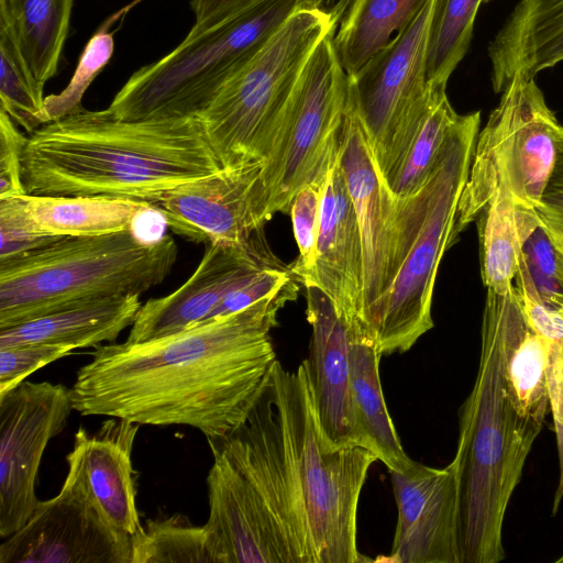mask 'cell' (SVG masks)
<instances>
[{
  "instance_id": "6da1fadb",
  "label": "cell",
  "mask_w": 563,
  "mask_h": 563,
  "mask_svg": "<svg viewBox=\"0 0 563 563\" xmlns=\"http://www.w3.org/2000/svg\"><path fill=\"white\" fill-rule=\"evenodd\" d=\"M206 528L219 563H358L357 507L377 456L327 452L307 367L276 360L245 419L208 442Z\"/></svg>"
},
{
  "instance_id": "7a4b0ae2",
  "label": "cell",
  "mask_w": 563,
  "mask_h": 563,
  "mask_svg": "<svg viewBox=\"0 0 563 563\" xmlns=\"http://www.w3.org/2000/svg\"><path fill=\"white\" fill-rule=\"evenodd\" d=\"M296 279L234 313L142 343L95 347L69 388L81 416L139 424H184L208 442L246 417L274 363L271 330L298 294Z\"/></svg>"
},
{
  "instance_id": "3957f363",
  "label": "cell",
  "mask_w": 563,
  "mask_h": 563,
  "mask_svg": "<svg viewBox=\"0 0 563 563\" xmlns=\"http://www.w3.org/2000/svg\"><path fill=\"white\" fill-rule=\"evenodd\" d=\"M221 168L198 118L123 120L84 107L29 134L27 195L107 197L155 209L175 187Z\"/></svg>"
},
{
  "instance_id": "277c9868",
  "label": "cell",
  "mask_w": 563,
  "mask_h": 563,
  "mask_svg": "<svg viewBox=\"0 0 563 563\" xmlns=\"http://www.w3.org/2000/svg\"><path fill=\"white\" fill-rule=\"evenodd\" d=\"M525 322L514 287L506 294L487 289L477 376L460 410L451 462L457 482L460 563L505 559V514L545 420L522 405L507 375L509 351Z\"/></svg>"
},
{
  "instance_id": "5b68a950",
  "label": "cell",
  "mask_w": 563,
  "mask_h": 563,
  "mask_svg": "<svg viewBox=\"0 0 563 563\" xmlns=\"http://www.w3.org/2000/svg\"><path fill=\"white\" fill-rule=\"evenodd\" d=\"M479 125V111L460 114L424 184L409 196H395L388 286L374 327L383 355L407 352L433 328L431 305L438 267L455 241L459 201Z\"/></svg>"
},
{
  "instance_id": "8992f818",
  "label": "cell",
  "mask_w": 563,
  "mask_h": 563,
  "mask_svg": "<svg viewBox=\"0 0 563 563\" xmlns=\"http://www.w3.org/2000/svg\"><path fill=\"white\" fill-rule=\"evenodd\" d=\"M178 247L170 235L140 239L132 229L63 236L0 261V329L90 300L141 295L172 272Z\"/></svg>"
},
{
  "instance_id": "52a82bcc",
  "label": "cell",
  "mask_w": 563,
  "mask_h": 563,
  "mask_svg": "<svg viewBox=\"0 0 563 563\" xmlns=\"http://www.w3.org/2000/svg\"><path fill=\"white\" fill-rule=\"evenodd\" d=\"M346 0L292 13L231 76L198 117L221 168L263 163L280 140L296 89L319 43L335 31Z\"/></svg>"
},
{
  "instance_id": "ba28073f",
  "label": "cell",
  "mask_w": 563,
  "mask_h": 563,
  "mask_svg": "<svg viewBox=\"0 0 563 563\" xmlns=\"http://www.w3.org/2000/svg\"><path fill=\"white\" fill-rule=\"evenodd\" d=\"M322 2L261 0L210 29L189 32L170 53L132 74L108 109L123 120L198 118L292 13Z\"/></svg>"
},
{
  "instance_id": "9c48e42d",
  "label": "cell",
  "mask_w": 563,
  "mask_h": 563,
  "mask_svg": "<svg viewBox=\"0 0 563 563\" xmlns=\"http://www.w3.org/2000/svg\"><path fill=\"white\" fill-rule=\"evenodd\" d=\"M534 78L516 75L479 130L454 227V239L497 189L537 209L553 173L561 129Z\"/></svg>"
},
{
  "instance_id": "30bf717a",
  "label": "cell",
  "mask_w": 563,
  "mask_h": 563,
  "mask_svg": "<svg viewBox=\"0 0 563 563\" xmlns=\"http://www.w3.org/2000/svg\"><path fill=\"white\" fill-rule=\"evenodd\" d=\"M338 30V29H336ZM335 31L316 47L300 78L278 145L258 178L265 221L289 212L295 195L328 173L339 154L347 74L334 46Z\"/></svg>"
},
{
  "instance_id": "8fae6325",
  "label": "cell",
  "mask_w": 563,
  "mask_h": 563,
  "mask_svg": "<svg viewBox=\"0 0 563 563\" xmlns=\"http://www.w3.org/2000/svg\"><path fill=\"white\" fill-rule=\"evenodd\" d=\"M74 410L69 388L24 380L0 397V536L21 529L40 500L35 494L43 453Z\"/></svg>"
},
{
  "instance_id": "7c38bea8",
  "label": "cell",
  "mask_w": 563,
  "mask_h": 563,
  "mask_svg": "<svg viewBox=\"0 0 563 563\" xmlns=\"http://www.w3.org/2000/svg\"><path fill=\"white\" fill-rule=\"evenodd\" d=\"M59 493L38 503L25 525L0 545V563H131L132 539L114 530L91 503L68 463Z\"/></svg>"
},
{
  "instance_id": "4fadbf2b",
  "label": "cell",
  "mask_w": 563,
  "mask_h": 563,
  "mask_svg": "<svg viewBox=\"0 0 563 563\" xmlns=\"http://www.w3.org/2000/svg\"><path fill=\"white\" fill-rule=\"evenodd\" d=\"M263 163L231 168L184 183L168 191L156 209L166 225L195 241L228 247L266 243L258 178Z\"/></svg>"
},
{
  "instance_id": "5bb4252c",
  "label": "cell",
  "mask_w": 563,
  "mask_h": 563,
  "mask_svg": "<svg viewBox=\"0 0 563 563\" xmlns=\"http://www.w3.org/2000/svg\"><path fill=\"white\" fill-rule=\"evenodd\" d=\"M339 164L361 231L364 264L363 319L374 335L379 303L388 286L395 236V196L378 167L349 81L340 132Z\"/></svg>"
},
{
  "instance_id": "9a60e30c",
  "label": "cell",
  "mask_w": 563,
  "mask_h": 563,
  "mask_svg": "<svg viewBox=\"0 0 563 563\" xmlns=\"http://www.w3.org/2000/svg\"><path fill=\"white\" fill-rule=\"evenodd\" d=\"M437 0H427L415 19L369 58L349 86L378 166L405 113L427 84L426 62Z\"/></svg>"
},
{
  "instance_id": "2e32d148",
  "label": "cell",
  "mask_w": 563,
  "mask_h": 563,
  "mask_svg": "<svg viewBox=\"0 0 563 563\" xmlns=\"http://www.w3.org/2000/svg\"><path fill=\"white\" fill-rule=\"evenodd\" d=\"M397 505L393 563H460L459 496L454 467L438 468L411 461L389 471Z\"/></svg>"
},
{
  "instance_id": "e0dca14e",
  "label": "cell",
  "mask_w": 563,
  "mask_h": 563,
  "mask_svg": "<svg viewBox=\"0 0 563 563\" xmlns=\"http://www.w3.org/2000/svg\"><path fill=\"white\" fill-rule=\"evenodd\" d=\"M203 243L205 253L194 274L175 291L141 306L126 342L156 340L209 320L230 294L262 269L283 265L266 243L252 247Z\"/></svg>"
},
{
  "instance_id": "ac0fdd59",
  "label": "cell",
  "mask_w": 563,
  "mask_h": 563,
  "mask_svg": "<svg viewBox=\"0 0 563 563\" xmlns=\"http://www.w3.org/2000/svg\"><path fill=\"white\" fill-rule=\"evenodd\" d=\"M305 288L312 333L309 356L303 361L323 448L330 452L358 445L351 398L352 320L321 289Z\"/></svg>"
},
{
  "instance_id": "d6986e66",
  "label": "cell",
  "mask_w": 563,
  "mask_h": 563,
  "mask_svg": "<svg viewBox=\"0 0 563 563\" xmlns=\"http://www.w3.org/2000/svg\"><path fill=\"white\" fill-rule=\"evenodd\" d=\"M300 284L318 287L345 317L364 322L362 238L339 154L323 189L314 263Z\"/></svg>"
},
{
  "instance_id": "ffe728a7",
  "label": "cell",
  "mask_w": 563,
  "mask_h": 563,
  "mask_svg": "<svg viewBox=\"0 0 563 563\" xmlns=\"http://www.w3.org/2000/svg\"><path fill=\"white\" fill-rule=\"evenodd\" d=\"M141 424L120 418L103 421L89 434L80 427L66 462L74 464L101 516L118 532L132 539L143 529L135 505L137 473L132 464Z\"/></svg>"
},
{
  "instance_id": "44dd1931",
  "label": "cell",
  "mask_w": 563,
  "mask_h": 563,
  "mask_svg": "<svg viewBox=\"0 0 563 563\" xmlns=\"http://www.w3.org/2000/svg\"><path fill=\"white\" fill-rule=\"evenodd\" d=\"M488 57L497 93L516 75L534 78L563 62V0H519L490 42Z\"/></svg>"
},
{
  "instance_id": "7402d4cb",
  "label": "cell",
  "mask_w": 563,
  "mask_h": 563,
  "mask_svg": "<svg viewBox=\"0 0 563 563\" xmlns=\"http://www.w3.org/2000/svg\"><path fill=\"white\" fill-rule=\"evenodd\" d=\"M383 354L366 324L351 322V398L358 446L373 452L389 471H402L411 459L406 454L383 393L379 361Z\"/></svg>"
},
{
  "instance_id": "603a6c76",
  "label": "cell",
  "mask_w": 563,
  "mask_h": 563,
  "mask_svg": "<svg viewBox=\"0 0 563 563\" xmlns=\"http://www.w3.org/2000/svg\"><path fill=\"white\" fill-rule=\"evenodd\" d=\"M140 295L106 297L0 329V350L29 343H52L74 350L113 342L131 327Z\"/></svg>"
},
{
  "instance_id": "cb8c5ba5",
  "label": "cell",
  "mask_w": 563,
  "mask_h": 563,
  "mask_svg": "<svg viewBox=\"0 0 563 563\" xmlns=\"http://www.w3.org/2000/svg\"><path fill=\"white\" fill-rule=\"evenodd\" d=\"M476 220L483 284L498 294L509 292L525 243L541 223L537 209L521 206L506 189H497Z\"/></svg>"
},
{
  "instance_id": "d4e9b609",
  "label": "cell",
  "mask_w": 563,
  "mask_h": 563,
  "mask_svg": "<svg viewBox=\"0 0 563 563\" xmlns=\"http://www.w3.org/2000/svg\"><path fill=\"white\" fill-rule=\"evenodd\" d=\"M71 8L73 0H0V26L11 33L42 87L58 70Z\"/></svg>"
},
{
  "instance_id": "484cf974",
  "label": "cell",
  "mask_w": 563,
  "mask_h": 563,
  "mask_svg": "<svg viewBox=\"0 0 563 563\" xmlns=\"http://www.w3.org/2000/svg\"><path fill=\"white\" fill-rule=\"evenodd\" d=\"M35 224L55 236H96L131 229L150 203L107 197L24 195Z\"/></svg>"
},
{
  "instance_id": "4316f807",
  "label": "cell",
  "mask_w": 563,
  "mask_h": 563,
  "mask_svg": "<svg viewBox=\"0 0 563 563\" xmlns=\"http://www.w3.org/2000/svg\"><path fill=\"white\" fill-rule=\"evenodd\" d=\"M427 0H351L334 34V46L347 75L355 74L407 26Z\"/></svg>"
},
{
  "instance_id": "83f0119b",
  "label": "cell",
  "mask_w": 563,
  "mask_h": 563,
  "mask_svg": "<svg viewBox=\"0 0 563 563\" xmlns=\"http://www.w3.org/2000/svg\"><path fill=\"white\" fill-rule=\"evenodd\" d=\"M459 115L449 101L446 85L428 82L427 99L412 136L385 177L394 196H409L424 184Z\"/></svg>"
},
{
  "instance_id": "f1b7e54d",
  "label": "cell",
  "mask_w": 563,
  "mask_h": 563,
  "mask_svg": "<svg viewBox=\"0 0 563 563\" xmlns=\"http://www.w3.org/2000/svg\"><path fill=\"white\" fill-rule=\"evenodd\" d=\"M218 563L206 526L175 514L146 520L132 537L131 563Z\"/></svg>"
},
{
  "instance_id": "f546056e",
  "label": "cell",
  "mask_w": 563,
  "mask_h": 563,
  "mask_svg": "<svg viewBox=\"0 0 563 563\" xmlns=\"http://www.w3.org/2000/svg\"><path fill=\"white\" fill-rule=\"evenodd\" d=\"M483 0H437L430 26L426 79L446 85L465 56Z\"/></svg>"
},
{
  "instance_id": "4dcf8cb0",
  "label": "cell",
  "mask_w": 563,
  "mask_h": 563,
  "mask_svg": "<svg viewBox=\"0 0 563 563\" xmlns=\"http://www.w3.org/2000/svg\"><path fill=\"white\" fill-rule=\"evenodd\" d=\"M44 87L30 71L13 36L0 26V109L31 134L43 125Z\"/></svg>"
},
{
  "instance_id": "1f68e13d",
  "label": "cell",
  "mask_w": 563,
  "mask_h": 563,
  "mask_svg": "<svg viewBox=\"0 0 563 563\" xmlns=\"http://www.w3.org/2000/svg\"><path fill=\"white\" fill-rule=\"evenodd\" d=\"M140 0L120 9L98 27L87 42L70 81L59 93L45 97L41 113L42 123L64 118L82 108L81 100L95 78L102 71L114 52V33L111 30Z\"/></svg>"
},
{
  "instance_id": "d6a6232c",
  "label": "cell",
  "mask_w": 563,
  "mask_h": 563,
  "mask_svg": "<svg viewBox=\"0 0 563 563\" xmlns=\"http://www.w3.org/2000/svg\"><path fill=\"white\" fill-rule=\"evenodd\" d=\"M327 175L318 176L301 188L290 205L289 213L299 256L289 265V269L298 283L306 278L314 263Z\"/></svg>"
},
{
  "instance_id": "836d02e7",
  "label": "cell",
  "mask_w": 563,
  "mask_h": 563,
  "mask_svg": "<svg viewBox=\"0 0 563 563\" xmlns=\"http://www.w3.org/2000/svg\"><path fill=\"white\" fill-rule=\"evenodd\" d=\"M0 261L46 246L59 238L43 232L31 218L24 195L0 198Z\"/></svg>"
},
{
  "instance_id": "e575fe53",
  "label": "cell",
  "mask_w": 563,
  "mask_h": 563,
  "mask_svg": "<svg viewBox=\"0 0 563 563\" xmlns=\"http://www.w3.org/2000/svg\"><path fill=\"white\" fill-rule=\"evenodd\" d=\"M522 255L540 296L552 306L563 296V252L541 223L526 241Z\"/></svg>"
},
{
  "instance_id": "d590c367",
  "label": "cell",
  "mask_w": 563,
  "mask_h": 563,
  "mask_svg": "<svg viewBox=\"0 0 563 563\" xmlns=\"http://www.w3.org/2000/svg\"><path fill=\"white\" fill-rule=\"evenodd\" d=\"M74 349L52 343H29L0 350V397L27 376L70 353Z\"/></svg>"
},
{
  "instance_id": "8d00e7d4",
  "label": "cell",
  "mask_w": 563,
  "mask_h": 563,
  "mask_svg": "<svg viewBox=\"0 0 563 563\" xmlns=\"http://www.w3.org/2000/svg\"><path fill=\"white\" fill-rule=\"evenodd\" d=\"M27 137L0 109V198L26 195L21 166Z\"/></svg>"
},
{
  "instance_id": "74e56055",
  "label": "cell",
  "mask_w": 563,
  "mask_h": 563,
  "mask_svg": "<svg viewBox=\"0 0 563 563\" xmlns=\"http://www.w3.org/2000/svg\"><path fill=\"white\" fill-rule=\"evenodd\" d=\"M537 212L542 224L563 236V125L558 137L555 166Z\"/></svg>"
},
{
  "instance_id": "f35d334b",
  "label": "cell",
  "mask_w": 563,
  "mask_h": 563,
  "mask_svg": "<svg viewBox=\"0 0 563 563\" xmlns=\"http://www.w3.org/2000/svg\"><path fill=\"white\" fill-rule=\"evenodd\" d=\"M261 0H191L195 23L189 32L198 33L231 18Z\"/></svg>"
},
{
  "instance_id": "ab89813d",
  "label": "cell",
  "mask_w": 563,
  "mask_h": 563,
  "mask_svg": "<svg viewBox=\"0 0 563 563\" xmlns=\"http://www.w3.org/2000/svg\"><path fill=\"white\" fill-rule=\"evenodd\" d=\"M542 227L545 229L547 233L549 234L553 243L556 245V247L561 252H563V236L556 233L555 231L551 230L550 228L545 227L544 224H542Z\"/></svg>"
},
{
  "instance_id": "60d3db41",
  "label": "cell",
  "mask_w": 563,
  "mask_h": 563,
  "mask_svg": "<svg viewBox=\"0 0 563 563\" xmlns=\"http://www.w3.org/2000/svg\"><path fill=\"white\" fill-rule=\"evenodd\" d=\"M552 307L555 308L563 318V296L555 299Z\"/></svg>"
},
{
  "instance_id": "b9f144b4",
  "label": "cell",
  "mask_w": 563,
  "mask_h": 563,
  "mask_svg": "<svg viewBox=\"0 0 563 563\" xmlns=\"http://www.w3.org/2000/svg\"><path fill=\"white\" fill-rule=\"evenodd\" d=\"M488 1H490V0H483V2H485V3L488 2Z\"/></svg>"
}]
</instances>
